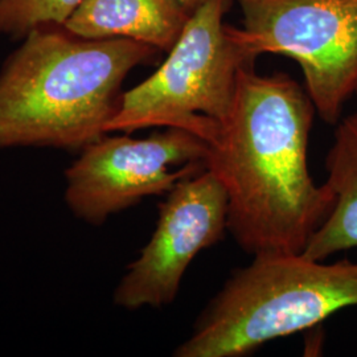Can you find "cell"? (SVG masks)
<instances>
[{"label": "cell", "instance_id": "cell-8", "mask_svg": "<svg viewBox=\"0 0 357 357\" xmlns=\"http://www.w3.org/2000/svg\"><path fill=\"white\" fill-rule=\"evenodd\" d=\"M190 15L174 0H82L64 28L84 38H130L168 52Z\"/></svg>", "mask_w": 357, "mask_h": 357}, {"label": "cell", "instance_id": "cell-4", "mask_svg": "<svg viewBox=\"0 0 357 357\" xmlns=\"http://www.w3.org/2000/svg\"><path fill=\"white\" fill-rule=\"evenodd\" d=\"M233 0H204L192 13L166 60L123 91L107 132L176 128L215 141L229 118L240 72L255 64L225 23Z\"/></svg>", "mask_w": 357, "mask_h": 357}, {"label": "cell", "instance_id": "cell-9", "mask_svg": "<svg viewBox=\"0 0 357 357\" xmlns=\"http://www.w3.org/2000/svg\"><path fill=\"white\" fill-rule=\"evenodd\" d=\"M326 168L333 204L302 253L319 261L357 248V113L336 123Z\"/></svg>", "mask_w": 357, "mask_h": 357}, {"label": "cell", "instance_id": "cell-7", "mask_svg": "<svg viewBox=\"0 0 357 357\" xmlns=\"http://www.w3.org/2000/svg\"><path fill=\"white\" fill-rule=\"evenodd\" d=\"M228 197L218 178L204 171L180 180L159 205L153 236L115 287L125 310L171 305L195 257L222 240Z\"/></svg>", "mask_w": 357, "mask_h": 357}, {"label": "cell", "instance_id": "cell-6", "mask_svg": "<svg viewBox=\"0 0 357 357\" xmlns=\"http://www.w3.org/2000/svg\"><path fill=\"white\" fill-rule=\"evenodd\" d=\"M206 153L208 143L183 128H162L144 138L103 135L65 171V203L77 218L100 227L204 171Z\"/></svg>", "mask_w": 357, "mask_h": 357}, {"label": "cell", "instance_id": "cell-1", "mask_svg": "<svg viewBox=\"0 0 357 357\" xmlns=\"http://www.w3.org/2000/svg\"><path fill=\"white\" fill-rule=\"evenodd\" d=\"M255 64L240 72L229 118L208 144L205 168L228 197V230L246 253L299 255L330 213L333 196L310 174L315 106L306 88Z\"/></svg>", "mask_w": 357, "mask_h": 357}, {"label": "cell", "instance_id": "cell-10", "mask_svg": "<svg viewBox=\"0 0 357 357\" xmlns=\"http://www.w3.org/2000/svg\"><path fill=\"white\" fill-rule=\"evenodd\" d=\"M82 0H0V33L24 38L40 26H64Z\"/></svg>", "mask_w": 357, "mask_h": 357}, {"label": "cell", "instance_id": "cell-3", "mask_svg": "<svg viewBox=\"0 0 357 357\" xmlns=\"http://www.w3.org/2000/svg\"><path fill=\"white\" fill-rule=\"evenodd\" d=\"M357 306V262L299 255H255L195 321L178 357H241Z\"/></svg>", "mask_w": 357, "mask_h": 357}, {"label": "cell", "instance_id": "cell-2", "mask_svg": "<svg viewBox=\"0 0 357 357\" xmlns=\"http://www.w3.org/2000/svg\"><path fill=\"white\" fill-rule=\"evenodd\" d=\"M160 53L130 38H84L40 26L0 69V150L81 151L107 134L131 70Z\"/></svg>", "mask_w": 357, "mask_h": 357}, {"label": "cell", "instance_id": "cell-11", "mask_svg": "<svg viewBox=\"0 0 357 357\" xmlns=\"http://www.w3.org/2000/svg\"><path fill=\"white\" fill-rule=\"evenodd\" d=\"M174 1L178 4L184 13H187L191 16L192 13H195L203 4L204 0H174Z\"/></svg>", "mask_w": 357, "mask_h": 357}, {"label": "cell", "instance_id": "cell-12", "mask_svg": "<svg viewBox=\"0 0 357 357\" xmlns=\"http://www.w3.org/2000/svg\"><path fill=\"white\" fill-rule=\"evenodd\" d=\"M355 96L357 97V86H356V91H355Z\"/></svg>", "mask_w": 357, "mask_h": 357}, {"label": "cell", "instance_id": "cell-5", "mask_svg": "<svg viewBox=\"0 0 357 357\" xmlns=\"http://www.w3.org/2000/svg\"><path fill=\"white\" fill-rule=\"evenodd\" d=\"M243 26L236 41L257 59L295 60L320 118L336 125L357 86V0H233Z\"/></svg>", "mask_w": 357, "mask_h": 357}]
</instances>
